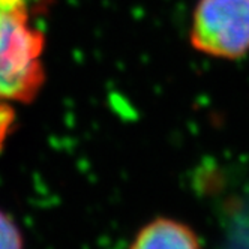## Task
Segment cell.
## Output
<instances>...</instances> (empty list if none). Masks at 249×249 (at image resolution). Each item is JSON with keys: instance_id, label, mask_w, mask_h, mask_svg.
<instances>
[{"instance_id": "3957f363", "label": "cell", "mask_w": 249, "mask_h": 249, "mask_svg": "<svg viewBox=\"0 0 249 249\" xmlns=\"http://www.w3.org/2000/svg\"><path fill=\"white\" fill-rule=\"evenodd\" d=\"M129 249H201V242L185 222L156 218L138 231Z\"/></svg>"}, {"instance_id": "7a4b0ae2", "label": "cell", "mask_w": 249, "mask_h": 249, "mask_svg": "<svg viewBox=\"0 0 249 249\" xmlns=\"http://www.w3.org/2000/svg\"><path fill=\"white\" fill-rule=\"evenodd\" d=\"M192 45L206 54L237 59L249 53V0H200L191 29Z\"/></svg>"}, {"instance_id": "6da1fadb", "label": "cell", "mask_w": 249, "mask_h": 249, "mask_svg": "<svg viewBox=\"0 0 249 249\" xmlns=\"http://www.w3.org/2000/svg\"><path fill=\"white\" fill-rule=\"evenodd\" d=\"M26 9H0V99L29 101L44 80L42 35Z\"/></svg>"}, {"instance_id": "277c9868", "label": "cell", "mask_w": 249, "mask_h": 249, "mask_svg": "<svg viewBox=\"0 0 249 249\" xmlns=\"http://www.w3.org/2000/svg\"><path fill=\"white\" fill-rule=\"evenodd\" d=\"M0 249H24V239L15 221L0 209Z\"/></svg>"}]
</instances>
